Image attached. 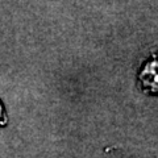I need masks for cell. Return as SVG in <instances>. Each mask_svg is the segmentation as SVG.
Here are the masks:
<instances>
[{
  "label": "cell",
  "instance_id": "6da1fadb",
  "mask_svg": "<svg viewBox=\"0 0 158 158\" xmlns=\"http://www.w3.org/2000/svg\"><path fill=\"white\" fill-rule=\"evenodd\" d=\"M7 121H8V117H7V113H6V108H4L3 102L0 100V127L7 125Z\"/></svg>",
  "mask_w": 158,
  "mask_h": 158
}]
</instances>
